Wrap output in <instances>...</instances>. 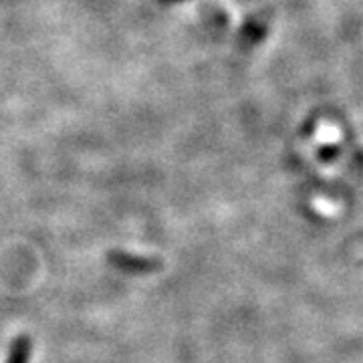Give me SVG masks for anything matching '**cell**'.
Instances as JSON below:
<instances>
[{
	"label": "cell",
	"mask_w": 363,
	"mask_h": 363,
	"mask_svg": "<svg viewBox=\"0 0 363 363\" xmlns=\"http://www.w3.org/2000/svg\"><path fill=\"white\" fill-rule=\"evenodd\" d=\"M160 2H164V4H172V2H180V0H160Z\"/></svg>",
	"instance_id": "cell-1"
}]
</instances>
